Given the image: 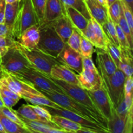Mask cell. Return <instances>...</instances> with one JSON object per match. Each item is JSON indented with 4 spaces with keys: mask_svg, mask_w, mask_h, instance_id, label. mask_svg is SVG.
Returning <instances> with one entry per match:
<instances>
[{
    "mask_svg": "<svg viewBox=\"0 0 133 133\" xmlns=\"http://www.w3.org/2000/svg\"><path fill=\"white\" fill-rule=\"evenodd\" d=\"M40 92L45 97L53 101L63 109L81 116L83 118L90 119L92 122L99 123L108 130L107 121L105 118L96 114L88 107L75 101L67 95L58 92H49L45 91H40Z\"/></svg>",
    "mask_w": 133,
    "mask_h": 133,
    "instance_id": "obj_1",
    "label": "cell"
},
{
    "mask_svg": "<svg viewBox=\"0 0 133 133\" xmlns=\"http://www.w3.org/2000/svg\"><path fill=\"white\" fill-rule=\"evenodd\" d=\"M40 40L37 49L45 54L57 58L66 43L57 35L50 23L39 25Z\"/></svg>",
    "mask_w": 133,
    "mask_h": 133,
    "instance_id": "obj_2",
    "label": "cell"
},
{
    "mask_svg": "<svg viewBox=\"0 0 133 133\" xmlns=\"http://www.w3.org/2000/svg\"><path fill=\"white\" fill-rule=\"evenodd\" d=\"M15 47L27 59L31 67L47 75H50L52 67L57 64H61L57 58L45 54L38 49L28 50L22 48L15 41Z\"/></svg>",
    "mask_w": 133,
    "mask_h": 133,
    "instance_id": "obj_3",
    "label": "cell"
},
{
    "mask_svg": "<svg viewBox=\"0 0 133 133\" xmlns=\"http://www.w3.org/2000/svg\"><path fill=\"white\" fill-rule=\"evenodd\" d=\"M0 66L5 71L16 76L32 68L15 45L9 48L6 54L0 58Z\"/></svg>",
    "mask_w": 133,
    "mask_h": 133,
    "instance_id": "obj_4",
    "label": "cell"
},
{
    "mask_svg": "<svg viewBox=\"0 0 133 133\" xmlns=\"http://www.w3.org/2000/svg\"><path fill=\"white\" fill-rule=\"evenodd\" d=\"M16 76L31 83L39 91L64 94L61 87L54 83L49 75H45L32 68H30Z\"/></svg>",
    "mask_w": 133,
    "mask_h": 133,
    "instance_id": "obj_5",
    "label": "cell"
},
{
    "mask_svg": "<svg viewBox=\"0 0 133 133\" xmlns=\"http://www.w3.org/2000/svg\"><path fill=\"white\" fill-rule=\"evenodd\" d=\"M38 24L31 0H22L20 9L14 26L13 34L16 40L21 35L31 26Z\"/></svg>",
    "mask_w": 133,
    "mask_h": 133,
    "instance_id": "obj_6",
    "label": "cell"
},
{
    "mask_svg": "<svg viewBox=\"0 0 133 133\" xmlns=\"http://www.w3.org/2000/svg\"><path fill=\"white\" fill-rule=\"evenodd\" d=\"M103 84L110 97L114 109L124 97V83L126 75L119 69L110 76L101 77Z\"/></svg>",
    "mask_w": 133,
    "mask_h": 133,
    "instance_id": "obj_7",
    "label": "cell"
},
{
    "mask_svg": "<svg viewBox=\"0 0 133 133\" xmlns=\"http://www.w3.org/2000/svg\"><path fill=\"white\" fill-rule=\"evenodd\" d=\"M51 79L53 80L54 83H55L57 85L61 87V89L63 90L64 94L67 95V96L71 97V98L74 99L75 101L83 104V105L88 107V109H90L92 112L96 113L97 115L103 116L99 112L97 108L96 107L94 103L92 102V99L90 97L88 92H87V91L85 89L81 87L79 85L70 84V83H68L66 82L62 81L56 80V79H53L52 77H51Z\"/></svg>",
    "mask_w": 133,
    "mask_h": 133,
    "instance_id": "obj_8",
    "label": "cell"
},
{
    "mask_svg": "<svg viewBox=\"0 0 133 133\" xmlns=\"http://www.w3.org/2000/svg\"><path fill=\"white\" fill-rule=\"evenodd\" d=\"M44 107L49 111V112L51 115L61 116L68 118L73 122L80 125L82 127L89 129L95 131L96 133L109 132V131L104 127H103L101 125L96 123L94 122H92V121L87 119L85 118H83L81 116L78 115L75 113L69 111V110L63 109L62 107L54 108L50 107Z\"/></svg>",
    "mask_w": 133,
    "mask_h": 133,
    "instance_id": "obj_9",
    "label": "cell"
},
{
    "mask_svg": "<svg viewBox=\"0 0 133 133\" xmlns=\"http://www.w3.org/2000/svg\"><path fill=\"white\" fill-rule=\"evenodd\" d=\"M87 91L99 112L107 121L110 119L112 116L114 107L103 84L98 89Z\"/></svg>",
    "mask_w": 133,
    "mask_h": 133,
    "instance_id": "obj_10",
    "label": "cell"
},
{
    "mask_svg": "<svg viewBox=\"0 0 133 133\" xmlns=\"http://www.w3.org/2000/svg\"><path fill=\"white\" fill-rule=\"evenodd\" d=\"M0 81L6 84L13 92L19 94L21 97L27 94H42V92L36 89L31 83L6 72L3 69L1 70Z\"/></svg>",
    "mask_w": 133,
    "mask_h": 133,
    "instance_id": "obj_11",
    "label": "cell"
},
{
    "mask_svg": "<svg viewBox=\"0 0 133 133\" xmlns=\"http://www.w3.org/2000/svg\"><path fill=\"white\" fill-rule=\"evenodd\" d=\"M62 64L79 74L83 70V57L80 53L70 48L67 44L64 47L62 51L57 57Z\"/></svg>",
    "mask_w": 133,
    "mask_h": 133,
    "instance_id": "obj_12",
    "label": "cell"
},
{
    "mask_svg": "<svg viewBox=\"0 0 133 133\" xmlns=\"http://www.w3.org/2000/svg\"><path fill=\"white\" fill-rule=\"evenodd\" d=\"M79 86L86 90H95L102 86L103 79L97 68L92 70L83 69L81 73L77 74Z\"/></svg>",
    "mask_w": 133,
    "mask_h": 133,
    "instance_id": "obj_13",
    "label": "cell"
},
{
    "mask_svg": "<svg viewBox=\"0 0 133 133\" xmlns=\"http://www.w3.org/2000/svg\"><path fill=\"white\" fill-rule=\"evenodd\" d=\"M95 52L97 53V70L101 77L110 76L114 74L118 68L107 51L101 48H96Z\"/></svg>",
    "mask_w": 133,
    "mask_h": 133,
    "instance_id": "obj_14",
    "label": "cell"
},
{
    "mask_svg": "<svg viewBox=\"0 0 133 133\" xmlns=\"http://www.w3.org/2000/svg\"><path fill=\"white\" fill-rule=\"evenodd\" d=\"M19 118L24 122L25 127L31 133H66L64 130L60 128L53 122L29 120L23 117Z\"/></svg>",
    "mask_w": 133,
    "mask_h": 133,
    "instance_id": "obj_15",
    "label": "cell"
},
{
    "mask_svg": "<svg viewBox=\"0 0 133 133\" xmlns=\"http://www.w3.org/2000/svg\"><path fill=\"white\" fill-rule=\"evenodd\" d=\"M39 40H40L39 25L36 24L26 29L19 36L16 42L22 48L28 50H33V49H37Z\"/></svg>",
    "mask_w": 133,
    "mask_h": 133,
    "instance_id": "obj_16",
    "label": "cell"
},
{
    "mask_svg": "<svg viewBox=\"0 0 133 133\" xmlns=\"http://www.w3.org/2000/svg\"><path fill=\"white\" fill-rule=\"evenodd\" d=\"M49 76L56 80L62 81L70 84L79 85L77 74L62 64H57L52 67Z\"/></svg>",
    "mask_w": 133,
    "mask_h": 133,
    "instance_id": "obj_17",
    "label": "cell"
},
{
    "mask_svg": "<svg viewBox=\"0 0 133 133\" xmlns=\"http://www.w3.org/2000/svg\"><path fill=\"white\" fill-rule=\"evenodd\" d=\"M65 16L64 7L61 0H48L44 23H51Z\"/></svg>",
    "mask_w": 133,
    "mask_h": 133,
    "instance_id": "obj_18",
    "label": "cell"
},
{
    "mask_svg": "<svg viewBox=\"0 0 133 133\" xmlns=\"http://www.w3.org/2000/svg\"><path fill=\"white\" fill-rule=\"evenodd\" d=\"M85 3L91 17L102 26L107 21L109 17L107 9L97 0H87Z\"/></svg>",
    "mask_w": 133,
    "mask_h": 133,
    "instance_id": "obj_19",
    "label": "cell"
},
{
    "mask_svg": "<svg viewBox=\"0 0 133 133\" xmlns=\"http://www.w3.org/2000/svg\"><path fill=\"white\" fill-rule=\"evenodd\" d=\"M50 23L52 25L57 35L63 40L64 42L66 44L74 30V27L70 23L68 18L66 16H64L54 22H51Z\"/></svg>",
    "mask_w": 133,
    "mask_h": 133,
    "instance_id": "obj_20",
    "label": "cell"
},
{
    "mask_svg": "<svg viewBox=\"0 0 133 133\" xmlns=\"http://www.w3.org/2000/svg\"><path fill=\"white\" fill-rule=\"evenodd\" d=\"M65 16L68 18L74 28L77 29L81 34L83 33L88 25L90 19H87L79 11L71 7H64Z\"/></svg>",
    "mask_w": 133,
    "mask_h": 133,
    "instance_id": "obj_21",
    "label": "cell"
},
{
    "mask_svg": "<svg viewBox=\"0 0 133 133\" xmlns=\"http://www.w3.org/2000/svg\"><path fill=\"white\" fill-rule=\"evenodd\" d=\"M132 49L120 48L121 61L118 69L123 71L126 77L132 76Z\"/></svg>",
    "mask_w": 133,
    "mask_h": 133,
    "instance_id": "obj_22",
    "label": "cell"
},
{
    "mask_svg": "<svg viewBox=\"0 0 133 133\" xmlns=\"http://www.w3.org/2000/svg\"><path fill=\"white\" fill-rule=\"evenodd\" d=\"M22 0H18L13 3H6L5 12V22L4 23L9 27L13 33V29L15 22L18 17V12L20 9ZM14 35V34H13ZM15 39V38H14Z\"/></svg>",
    "mask_w": 133,
    "mask_h": 133,
    "instance_id": "obj_23",
    "label": "cell"
},
{
    "mask_svg": "<svg viewBox=\"0 0 133 133\" xmlns=\"http://www.w3.org/2000/svg\"><path fill=\"white\" fill-rule=\"evenodd\" d=\"M127 118H122L117 114L115 109L111 118L107 120V128L110 133H125Z\"/></svg>",
    "mask_w": 133,
    "mask_h": 133,
    "instance_id": "obj_24",
    "label": "cell"
},
{
    "mask_svg": "<svg viewBox=\"0 0 133 133\" xmlns=\"http://www.w3.org/2000/svg\"><path fill=\"white\" fill-rule=\"evenodd\" d=\"M51 122L66 132L77 133V131L81 128V126L78 123L73 122L68 118L57 115H51Z\"/></svg>",
    "mask_w": 133,
    "mask_h": 133,
    "instance_id": "obj_25",
    "label": "cell"
},
{
    "mask_svg": "<svg viewBox=\"0 0 133 133\" xmlns=\"http://www.w3.org/2000/svg\"><path fill=\"white\" fill-rule=\"evenodd\" d=\"M22 99L25 100L27 103H31L33 105H41L44 107H50L54 108H61L59 105H57L53 101L45 97L42 93V94H27L22 97Z\"/></svg>",
    "mask_w": 133,
    "mask_h": 133,
    "instance_id": "obj_26",
    "label": "cell"
},
{
    "mask_svg": "<svg viewBox=\"0 0 133 133\" xmlns=\"http://www.w3.org/2000/svg\"><path fill=\"white\" fill-rule=\"evenodd\" d=\"M0 123L6 133H30L27 129L22 127L5 116L0 110Z\"/></svg>",
    "mask_w": 133,
    "mask_h": 133,
    "instance_id": "obj_27",
    "label": "cell"
},
{
    "mask_svg": "<svg viewBox=\"0 0 133 133\" xmlns=\"http://www.w3.org/2000/svg\"><path fill=\"white\" fill-rule=\"evenodd\" d=\"M91 20L93 23L94 30L95 48L106 49L107 38L103 29L102 26L92 17H91Z\"/></svg>",
    "mask_w": 133,
    "mask_h": 133,
    "instance_id": "obj_28",
    "label": "cell"
},
{
    "mask_svg": "<svg viewBox=\"0 0 133 133\" xmlns=\"http://www.w3.org/2000/svg\"><path fill=\"white\" fill-rule=\"evenodd\" d=\"M64 7H71L79 11L87 19H90L91 16L84 0H61Z\"/></svg>",
    "mask_w": 133,
    "mask_h": 133,
    "instance_id": "obj_29",
    "label": "cell"
},
{
    "mask_svg": "<svg viewBox=\"0 0 133 133\" xmlns=\"http://www.w3.org/2000/svg\"><path fill=\"white\" fill-rule=\"evenodd\" d=\"M17 114L21 117L32 121H42V122H48L39 116L32 109L31 105H22L19 109L16 110Z\"/></svg>",
    "mask_w": 133,
    "mask_h": 133,
    "instance_id": "obj_30",
    "label": "cell"
},
{
    "mask_svg": "<svg viewBox=\"0 0 133 133\" xmlns=\"http://www.w3.org/2000/svg\"><path fill=\"white\" fill-rule=\"evenodd\" d=\"M102 28L106 35L107 38L111 40L118 47H120L118 41V36H117L115 24L111 20L109 16L108 17V19L105 23L102 25Z\"/></svg>",
    "mask_w": 133,
    "mask_h": 133,
    "instance_id": "obj_31",
    "label": "cell"
},
{
    "mask_svg": "<svg viewBox=\"0 0 133 133\" xmlns=\"http://www.w3.org/2000/svg\"><path fill=\"white\" fill-rule=\"evenodd\" d=\"M36 15L38 20V25L44 22L45 6L48 0H31Z\"/></svg>",
    "mask_w": 133,
    "mask_h": 133,
    "instance_id": "obj_32",
    "label": "cell"
},
{
    "mask_svg": "<svg viewBox=\"0 0 133 133\" xmlns=\"http://www.w3.org/2000/svg\"><path fill=\"white\" fill-rule=\"evenodd\" d=\"M106 50L107 51L109 54L112 58L113 61L115 63L117 68L118 67L119 62L121 61V53L120 47H118L113 42L107 38L106 45Z\"/></svg>",
    "mask_w": 133,
    "mask_h": 133,
    "instance_id": "obj_33",
    "label": "cell"
},
{
    "mask_svg": "<svg viewBox=\"0 0 133 133\" xmlns=\"http://www.w3.org/2000/svg\"><path fill=\"white\" fill-rule=\"evenodd\" d=\"M108 15L114 24H117L119 22L122 13V6H121L120 0H116L112 4L108 6Z\"/></svg>",
    "mask_w": 133,
    "mask_h": 133,
    "instance_id": "obj_34",
    "label": "cell"
},
{
    "mask_svg": "<svg viewBox=\"0 0 133 133\" xmlns=\"http://www.w3.org/2000/svg\"><path fill=\"white\" fill-rule=\"evenodd\" d=\"M94 45L81 35L80 44V53L82 57L92 58L95 52Z\"/></svg>",
    "mask_w": 133,
    "mask_h": 133,
    "instance_id": "obj_35",
    "label": "cell"
},
{
    "mask_svg": "<svg viewBox=\"0 0 133 133\" xmlns=\"http://www.w3.org/2000/svg\"><path fill=\"white\" fill-rule=\"evenodd\" d=\"M0 110H1V112H2L5 116L7 117V118H9V119H10V120L16 123L17 124H18L19 125L22 126L23 128L27 129V127H25V125L24 122H23V121H22V119L19 118V115L17 114L16 110H14L12 108L6 107L5 106H3V107H1V109H0Z\"/></svg>",
    "mask_w": 133,
    "mask_h": 133,
    "instance_id": "obj_36",
    "label": "cell"
},
{
    "mask_svg": "<svg viewBox=\"0 0 133 133\" xmlns=\"http://www.w3.org/2000/svg\"><path fill=\"white\" fill-rule=\"evenodd\" d=\"M118 25H119L120 28L122 29L123 32H124L126 38H127V41H128L129 44L130 48H131V49H132L133 32L131 31L128 24H127V22H126L125 19V17L124 16H123V12H122V13H121V15H120V18H119V22H118Z\"/></svg>",
    "mask_w": 133,
    "mask_h": 133,
    "instance_id": "obj_37",
    "label": "cell"
},
{
    "mask_svg": "<svg viewBox=\"0 0 133 133\" xmlns=\"http://www.w3.org/2000/svg\"><path fill=\"white\" fill-rule=\"evenodd\" d=\"M81 39V34L77 29L74 27L72 33L69 37L66 44L73 49L80 53Z\"/></svg>",
    "mask_w": 133,
    "mask_h": 133,
    "instance_id": "obj_38",
    "label": "cell"
},
{
    "mask_svg": "<svg viewBox=\"0 0 133 133\" xmlns=\"http://www.w3.org/2000/svg\"><path fill=\"white\" fill-rule=\"evenodd\" d=\"M121 2V6H122V12H123V16L125 17L126 22L128 24L131 31L133 32V16H132V10L129 9L128 6L125 3L122 1Z\"/></svg>",
    "mask_w": 133,
    "mask_h": 133,
    "instance_id": "obj_39",
    "label": "cell"
},
{
    "mask_svg": "<svg viewBox=\"0 0 133 133\" xmlns=\"http://www.w3.org/2000/svg\"><path fill=\"white\" fill-rule=\"evenodd\" d=\"M0 94H2L6 97L14 99H16L18 101H19L22 99V97L19 94L13 92L12 90H10L6 84H4L1 81H0Z\"/></svg>",
    "mask_w": 133,
    "mask_h": 133,
    "instance_id": "obj_40",
    "label": "cell"
},
{
    "mask_svg": "<svg viewBox=\"0 0 133 133\" xmlns=\"http://www.w3.org/2000/svg\"><path fill=\"white\" fill-rule=\"evenodd\" d=\"M31 107L39 116L41 117L43 119H45V120L48 121V122H51V114L49 112V111L44 106L33 105H31Z\"/></svg>",
    "mask_w": 133,
    "mask_h": 133,
    "instance_id": "obj_41",
    "label": "cell"
},
{
    "mask_svg": "<svg viewBox=\"0 0 133 133\" xmlns=\"http://www.w3.org/2000/svg\"><path fill=\"white\" fill-rule=\"evenodd\" d=\"M115 27H116V30L117 36H118V41H119V45H120V48H126V49H131V48H130L129 44L128 41H127V38H126L124 32H123L122 29L120 28V27H119V25H118V23L115 24Z\"/></svg>",
    "mask_w": 133,
    "mask_h": 133,
    "instance_id": "obj_42",
    "label": "cell"
},
{
    "mask_svg": "<svg viewBox=\"0 0 133 133\" xmlns=\"http://www.w3.org/2000/svg\"><path fill=\"white\" fill-rule=\"evenodd\" d=\"M84 37H85L87 40H89L90 42L92 43L95 47V38H94V25L92 23V20H89L87 25V28L84 30V32L81 34Z\"/></svg>",
    "mask_w": 133,
    "mask_h": 133,
    "instance_id": "obj_43",
    "label": "cell"
},
{
    "mask_svg": "<svg viewBox=\"0 0 133 133\" xmlns=\"http://www.w3.org/2000/svg\"><path fill=\"white\" fill-rule=\"evenodd\" d=\"M115 110L117 114L122 118H126L127 116L129 110L127 109V105L125 101V97H122L116 107L115 108Z\"/></svg>",
    "mask_w": 133,
    "mask_h": 133,
    "instance_id": "obj_44",
    "label": "cell"
},
{
    "mask_svg": "<svg viewBox=\"0 0 133 133\" xmlns=\"http://www.w3.org/2000/svg\"><path fill=\"white\" fill-rule=\"evenodd\" d=\"M133 88L132 76L126 77L124 83V96H132Z\"/></svg>",
    "mask_w": 133,
    "mask_h": 133,
    "instance_id": "obj_45",
    "label": "cell"
},
{
    "mask_svg": "<svg viewBox=\"0 0 133 133\" xmlns=\"http://www.w3.org/2000/svg\"><path fill=\"white\" fill-rule=\"evenodd\" d=\"M0 36L8 37L16 40L14 39V35H13L12 31L5 23H0Z\"/></svg>",
    "mask_w": 133,
    "mask_h": 133,
    "instance_id": "obj_46",
    "label": "cell"
},
{
    "mask_svg": "<svg viewBox=\"0 0 133 133\" xmlns=\"http://www.w3.org/2000/svg\"><path fill=\"white\" fill-rule=\"evenodd\" d=\"M0 97L2 99L4 105L9 108H12V107L15 106L18 103V101H19L16 99H14L6 97V96H4L2 94H0Z\"/></svg>",
    "mask_w": 133,
    "mask_h": 133,
    "instance_id": "obj_47",
    "label": "cell"
},
{
    "mask_svg": "<svg viewBox=\"0 0 133 133\" xmlns=\"http://www.w3.org/2000/svg\"><path fill=\"white\" fill-rule=\"evenodd\" d=\"M132 113H133V108L131 109L129 111L127 114V123H126V129L125 133H132Z\"/></svg>",
    "mask_w": 133,
    "mask_h": 133,
    "instance_id": "obj_48",
    "label": "cell"
},
{
    "mask_svg": "<svg viewBox=\"0 0 133 133\" xmlns=\"http://www.w3.org/2000/svg\"><path fill=\"white\" fill-rule=\"evenodd\" d=\"M96 68L92 58L83 57V69L84 70H92Z\"/></svg>",
    "mask_w": 133,
    "mask_h": 133,
    "instance_id": "obj_49",
    "label": "cell"
},
{
    "mask_svg": "<svg viewBox=\"0 0 133 133\" xmlns=\"http://www.w3.org/2000/svg\"><path fill=\"white\" fill-rule=\"evenodd\" d=\"M6 2L5 0H0V23L5 22V12Z\"/></svg>",
    "mask_w": 133,
    "mask_h": 133,
    "instance_id": "obj_50",
    "label": "cell"
},
{
    "mask_svg": "<svg viewBox=\"0 0 133 133\" xmlns=\"http://www.w3.org/2000/svg\"><path fill=\"white\" fill-rule=\"evenodd\" d=\"M122 1H123L124 3H125L127 6L129 7V9L131 10H132L133 9V0H121Z\"/></svg>",
    "mask_w": 133,
    "mask_h": 133,
    "instance_id": "obj_51",
    "label": "cell"
},
{
    "mask_svg": "<svg viewBox=\"0 0 133 133\" xmlns=\"http://www.w3.org/2000/svg\"><path fill=\"white\" fill-rule=\"evenodd\" d=\"M9 48H5V47H0V58L3 57L7 51L9 50Z\"/></svg>",
    "mask_w": 133,
    "mask_h": 133,
    "instance_id": "obj_52",
    "label": "cell"
},
{
    "mask_svg": "<svg viewBox=\"0 0 133 133\" xmlns=\"http://www.w3.org/2000/svg\"><path fill=\"white\" fill-rule=\"evenodd\" d=\"M115 1H116V0H106L107 5V8H108V6H110V5H111V4H112L113 3H114Z\"/></svg>",
    "mask_w": 133,
    "mask_h": 133,
    "instance_id": "obj_53",
    "label": "cell"
},
{
    "mask_svg": "<svg viewBox=\"0 0 133 133\" xmlns=\"http://www.w3.org/2000/svg\"><path fill=\"white\" fill-rule=\"evenodd\" d=\"M17 1H18V0H5V2H6V3L11 4L13 3L16 2Z\"/></svg>",
    "mask_w": 133,
    "mask_h": 133,
    "instance_id": "obj_54",
    "label": "cell"
},
{
    "mask_svg": "<svg viewBox=\"0 0 133 133\" xmlns=\"http://www.w3.org/2000/svg\"><path fill=\"white\" fill-rule=\"evenodd\" d=\"M0 133H6V131H5V129H3V126L1 125V123H0Z\"/></svg>",
    "mask_w": 133,
    "mask_h": 133,
    "instance_id": "obj_55",
    "label": "cell"
},
{
    "mask_svg": "<svg viewBox=\"0 0 133 133\" xmlns=\"http://www.w3.org/2000/svg\"><path fill=\"white\" fill-rule=\"evenodd\" d=\"M3 106H5V105H4V103L3 102L2 99H1V97H0V109H1V107H3Z\"/></svg>",
    "mask_w": 133,
    "mask_h": 133,
    "instance_id": "obj_56",
    "label": "cell"
},
{
    "mask_svg": "<svg viewBox=\"0 0 133 133\" xmlns=\"http://www.w3.org/2000/svg\"><path fill=\"white\" fill-rule=\"evenodd\" d=\"M1 70H2V68H1V66H0V77H1Z\"/></svg>",
    "mask_w": 133,
    "mask_h": 133,
    "instance_id": "obj_57",
    "label": "cell"
},
{
    "mask_svg": "<svg viewBox=\"0 0 133 133\" xmlns=\"http://www.w3.org/2000/svg\"><path fill=\"white\" fill-rule=\"evenodd\" d=\"M84 1H87V0H84Z\"/></svg>",
    "mask_w": 133,
    "mask_h": 133,
    "instance_id": "obj_58",
    "label": "cell"
}]
</instances>
